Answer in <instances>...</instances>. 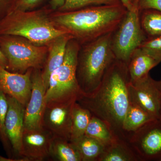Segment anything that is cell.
I'll return each mask as SVG.
<instances>
[{"mask_svg": "<svg viewBox=\"0 0 161 161\" xmlns=\"http://www.w3.org/2000/svg\"><path fill=\"white\" fill-rule=\"evenodd\" d=\"M130 82L127 65L116 60L97 89L89 95L80 93L76 100L105 122L117 136L125 140L123 125L130 105Z\"/></svg>", "mask_w": 161, "mask_h": 161, "instance_id": "1", "label": "cell"}, {"mask_svg": "<svg viewBox=\"0 0 161 161\" xmlns=\"http://www.w3.org/2000/svg\"><path fill=\"white\" fill-rule=\"evenodd\" d=\"M122 3L90 6L55 14L52 21L79 44H85L113 32L126 14Z\"/></svg>", "mask_w": 161, "mask_h": 161, "instance_id": "2", "label": "cell"}, {"mask_svg": "<svg viewBox=\"0 0 161 161\" xmlns=\"http://www.w3.org/2000/svg\"><path fill=\"white\" fill-rule=\"evenodd\" d=\"M112 34L110 33L80 47L76 75L81 94L89 95L97 89L116 60L111 44Z\"/></svg>", "mask_w": 161, "mask_h": 161, "instance_id": "3", "label": "cell"}, {"mask_svg": "<svg viewBox=\"0 0 161 161\" xmlns=\"http://www.w3.org/2000/svg\"><path fill=\"white\" fill-rule=\"evenodd\" d=\"M66 33L41 12L14 9L0 20V35L22 37L38 45H47Z\"/></svg>", "mask_w": 161, "mask_h": 161, "instance_id": "4", "label": "cell"}, {"mask_svg": "<svg viewBox=\"0 0 161 161\" xmlns=\"http://www.w3.org/2000/svg\"><path fill=\"white\" fill-rule=\"evenodd\" d=\"M0 49L8 61L7 70L23 74L44 66L48 54L47 45H38L19 36L0 35Z\"/></svg>", "mask_w": 161, "mask_h": 161, "instance_id": "5", "label": "cell"}, {"mask_svg": "<svg viewBox=\"0 0 161 161\" xmlns=\"http://www.w3.org/2000/svg\"><path fill=\"white\" fill-rule=\"evenodd\" d=\"M80 45L74 39L68 43L63 63L50 77L45 94L46 103L53 101L77 100L80 94L76 75Z\"/></svg>", "mask_w": 161, "mask_h": 161, "instance_id": "6", "label": "cell"}, {"mask_svg": "<svg viewBox=\"0 0 161 161\" xmlns=\"http://www.w3.org/2000/svg\"><path fill=\"white\" fill-rule=\"evenodd\" d=\"M147 39L141 26L140 10L135 1L112 32L111 44L116 60L128 65L133 53Z\"/></svg>", "mask_w": 161, "mask_h": 161, "instance_id": "7", "label": "cell"}, {"mask_svg": "<svg viewBox=\"0 0 161 161\" xmlns=\"http://www.w3.org/2000/svg\"><path fill=\"white\" fill-rule=\"evenodd\" d=\"M128 142L141 161H159L161 158V121L153 119L128 137Z\"/></svg>", "mask_w": 161, "mask_h": 161, "instance_id": "8", "label": "cell"}, {"mask_svg": "<svg viewBox=\"0 0 161 161\" xmlns=\"http://www.w3.org/2000/svg\"><path fill=\"white\" fill-rule=\"evenodd\" d=\"M75 99L47 103L42 118V127L53 137L71 140L72 111Z\"/></svg>", "mask_w": 161, "mask_h": 161, "instance_id": "9", "label": "cell"}, {"mask_svg": "<svg viewBox=\"0 0 161 161\" xmlns=\"http://www.w3.org/2000/svg\"><path fill=\"white\" fill-rule=\"evenodd\" d=\"M130 100L150 114L153 118L159 119L161 104V83L150 75L129 86Z\"/></svg>", "mask_w": 161, "mask_h": 161, "instance_id": "10", "label": "cell"}, {"mask_svg": "<svg viewBox=\"0 0 161 161\" xmlns=\"http://www.w3.org/2000/svg\"><path fill=\"white\" fill-rule=\"evenodd\" d=\"M40 69H33L31 75V95L25 107L24 127L26 129L42 127V120L45 108L46 89Z\"/></svg>", "mask_w": 161, "mask_h": 161, "instance_id": "11", "label": "cell"}, {"mask_svg": "<svg viewBox=\"0 0 161 161\" xmlns=\"http://www.w3.org/2000/svg\"><path fill=\"white\" fill-rule=\"evenodd\" d=\"M8 109L5 128L13 152V158L16 161H25L21 157L22 138L24 129L25 106L11 96L6 95Z\"/></svg>", "mask_w": 161, "mask_h": 161, "instance_id": "12", "label": "cell"}, {"mask_svg": "<svg viewBox=\"0 0 161 161\" xmlns=\"http://www.w3.org/2000/svg\"><path fill=\"white\" fill-rule=\"evenodd\" d=\"M53 136L43 127L24 129L21 157L25 161H43L50 159Z\"/></svg>", "mask_w": 161, "mask_h": 161, "instance_id": "13", "label": "cell"}, {"mask_svg": "<svg viewBox=\"0 0 161 161\" xmlns=\"http://www.w3.org/2000/svg\"><path fill=\"white\" fill-rule=\"evenodd\" d=\"M33 69L14 73L0 65V90L26 107L31 95Z\"/></svg>", "mask_w": 161, "mask_h": 161, "instance_id": "14", "label": "cell"}, {"mask_svg": "<svg viewBox=\"0 0 161 161\" xmlns=\"http://www.w3.org/2000/svg\"><path fill=\"white\" fill-rule=\"evenodd\" d=\"M73 39L71 35L66 33L56 38L47 45L48 54L41 74L46 90L51 75L63 63L67 45L69 40Z\"/></svg>", "mask_w": 161, "mask_h": 161, "instance_id": "15", "label": "cell"}, {"mask_svg": "<svg viewBox=\"0 0 161 161\" xmlns=\"http://www.w3.org/2000/svg\"><path fill=\"white\" fill-rule=\"evenodd\" d=\"M161 62V60L143 48L136 50L127 65L130 81L136 80L149 75V72Z\"/></svg>", "mask_w": 161, "mask_h": 161, "instance_id": "16", "label": "cell"}, {"mask_svg": "<svg viewBox=\"0 0 161 161\" xmlns=\"http://www.w3.org/2000/svg\"><path fill=\"white\" fill-rule=\"evenodd\" d=\"M141 161L128 141L118 137L105 147L98 161Z\"/></svg>", "mask_w": 161, "mask_h": 161, "instance_id": "17", "label": "cell"}, {"mask_svg": "<svg viewBox=\"0 0 161 161\" xmlns=\"http://www.w3.org/2000/svg\"><path fill=\"white\" fill-rule=\"evenodd\" d=\"M50 159L58 161H81L79 151L71 140L53 137Z\"/></svg>", "mask_w": 161, "mask_h": 161, "instance_id": "18", "label": "cell"}, {"mask_svg": "<svg viewBox=\"0 0 161 161\" xmlns=\"http://www.w3.org/2000/svg\"><path fill=\"white\" fill-rule=\"evenodd\" d=\"M153 119H155L153 118L146 111L130 101V106L127 111L123 125L124 134L126 140L130 134Z\"/></svg>", "mask_w": 161, "mask_h": 161, "instance_id": "19", "label": "cell"}, {"mask_svg": "<svg viewBox=\"0 0 161 161\" xmlns=\"http://www.w3.org/2000/svg\"><path fill=\"white\" fill-rule=\"evenodd\" d=\"M71 141L77 147L81 161H98L105 148L98 141L86 134Z\"/></svg>", "mask_w": 161, "mask_h": 161, "instance_id": "20", "label": "cell"}, {"mask_svg": "<svg viewBox=\"0 0 161 161\" xmlns=\"http://www.w3.org/2000/svg\"><path fill=\"white\" fill-rule=\"evenodd\" d=\"M85 134L98 141L105 147L109 146L119 137L105 122L93 115Z\"/></svg>", "mask_w": 161, "mask_h": 161, "instance_id": "21", "label": "cell"}, {"mask_svg": "<svg viewBox=\"0 0 161 161\" xmlns=\"http://www.w3.org/2000/svg\"><path fill=\"white\" fill-rule=\"evenodd\" d=\"M92 115L88 110L77 102L74 103L72 111L71 141L75 140L85 135Z\"/></svg>", "mask_w": 161, "mask_h": 161, "instance_id": "22", "label": "cell"}, {"mask_svg": "<svg viewBox=\"0 0 161 161\" xmlns=\"http://www.w3.org/2000/svg\"><path fill=\"white\" fill-rule=\"evenodd\" d=\"M140 22L147 39L161 36V11L153 9L141 10Z\"/></svg>", "mask_w": 161, "mask_h": 161, "instance_id": "23", "label": "cell"}, {"mask_svg": "<svg viewBox=\"0 0 161 161\" xmlns=\"http://www.w3.org/2000/svg\"><path fill=\"white\" fill-rule=\"evenodd\" d=\"M120 0H53L54 8H60L64 12L74 11L78 9L101 5L121 4Z\"/></svg>", "mask_w": 161, "mask_h": 161, "instance_id": "24", "label": "cell"}, {"mask_svg": "<svg viewBox=\"0 0 161 161\" xmlns=\"http://www.w3.org/2000/svg\"><path fill=\"white\" fill-rule=\"evenodd\" d=\"M8 109L7 96L2 90H0V140L9 158L14 159L11 145L7 137L5 128V122Z\"/></svg>", "mask_w": 161, "mask_h": 161, "instance_id": "25", "label": "cell"}, {"mask_svg": "<svg viewBox=\"0 0 161 161\" xmlns=\"http://www.w3.org/2000/svg\"><path fill=\"white\" fill-rule=\"evenodd\" d=\"M140 47L161 60V36L147 39Z\"/></svg>", "mask_w": 161, "mask_h": 161, "instance_id": "26", "label": "cell"}, {"mask_svg": "<svg viewBox=\"0 0 161 161\" xmlns=\"http://www.w3.org/2000/svg\"><path fill=\"white\" fill-rule=\"evenodd\" d=\"M139 9H153L161 11V0H136Z\"/></svg>", "mask_w": 161, "mask_h": 161, "instance_id": "27", "label": "cell"}, {"mask_svg": "<svg viewBox=\"0 0 161 161\" xmlns=\"http://www.w3.org/2000/svg\"><path fill=\"white\" fill-rule=\"evenodd\" d=\"M18 0H0V20L14 10Z\"/></svg>", "mask_w": 161, "mask_h": 161, "instance_id": "28", "label": "cell"}, {"mask_svg": "<svg viewBox=\"0 0 161 161\" xmlns=\"http://www.w3.org/2000/svg\"><path fill=\"white\" fill-rule=\"evenodd\" d=\"M42 1L43 0H18L14 9L28 11L36 6Z\"/></svg>", "mask_w": 161, "mask_h": 161, "instance_id": "29", "label": "cell"}, {"mask_svg": "<svg viewBox=\"0 0 161 161\" xmlns=\"http://www.w3.org/2000/svg\"><path fill=\"white\" fill-rule=\"evenodd\" d=\"M0 65L5 68L6 69L8 68V61L1 49H0Z\"/></svg>", "mask_w": 161, "mask_h": 161, "instance_id": "30", "label": "cell"}, {"mask_svg": "<svg viewBox=\"0 0 161 161\" xmlns=\"http://www.w3.org/2000/svg\"><path fill=\"white\" fill-rule=\"evenodd\" d=\"M120 1L122 4L128 9V10L131 9L133 6V4L130 2V0H120Z\"/></svg>", "mask_w": 161, "mask_h": 161, "instance_id": "31", "label": "cell"}, {"mask_svg": "<svg viewBox=\"0 0 161 161\" xmlns=\"http://www.w3.org/2000/svg\"><path fill=\"white\" fill-rule=\"evenodd\" d=\"M0 161H16L14 159L11 158H6L3 157L2 156L0 155Z\"/></svg>", "mask_w": 161, "mask_h": 161, "instance_id": "32", "label": "cell"}, {"mask_svg": "<svg viewBox=\"0 0 161 161\" xmlns=\"http://www.w3.org/2000/svg\"><path fill=\"white\" fill-rule=\"evenodd\" d=\"M159 119L161 121V104L160 107V109Z\"/></svg>", "mask_w": 161, "mask_h": 161, "instance_id": "33", "label": "cell"}, {"mask_svg": "<svg viewBox=\"0 0 161 161\" xmlns=\"http://www.w3.org/2000/svg\"><path fill=\"white\" fill-rule=\"evenodd\" d=\"M130 2H131V3H132V4H133V3H134V2H135V1H136V0H130Z\"/></svg>", "mask_w": 161, "mask_h": 161, "instance_id": "34", "label": "cell"}, {"mask_svg": "<svg viewBox=\"0 0 161 161\" xmlns=\"http://www.w3.org/2000/svg\"><path fill=\"white\" fill-rule=\"evenodd\" d=\"M159 161H161V158L160 159H159Z\"/></svg>", "mask_w": 161, "mask_h": 161, "instance_id": "35", "label": "cell"}, {"mask_svg": "<svg viewBox=\"0 0 161 161\" xmlns=\"http://www.w3.org/2000/svg\"><path fill=\"white\" fill-rule=\"evenodd\" d=\"M160 81H161V80H160Z\"/></svg>", "mask_w": 161, "mask_h": 161, "instance_id": "36", "label": "cell"}]
</instances>
